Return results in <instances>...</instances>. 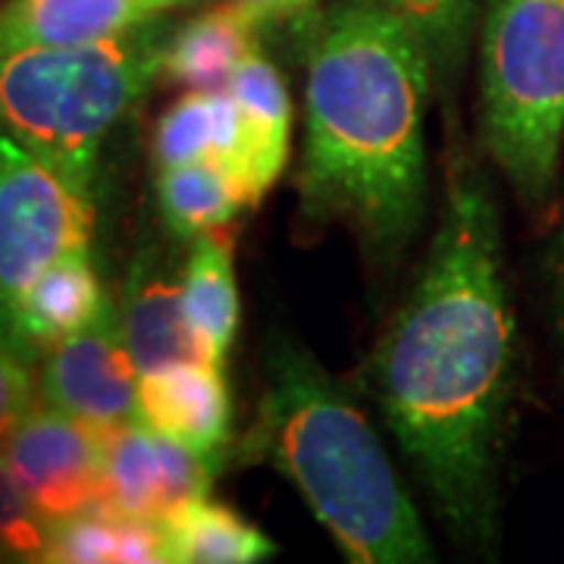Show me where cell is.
Wrapping results in <instances>:
<instances>
[{
    "mask_svg": "<svg viewBox=\"0 0 564 564\" xmlns=\"http://www.w3.org/2000/svg\"><path fill=\"white\" fill-rule=\"evenodd\" d=\"M496 195L474 166L448 173L440 229L367 367V389L445 530L492 549L518 377Z\"/></svg>",
    "mask_w": 564,
    "mask_h": 564,
    "instance_id": "6da1fadb",
    "label": "cell"
},
{
    "mask_svg": "<svg viewBox=\"0 0 564 564\" xmlns=\"http://www.w3.org/2000/svg\"><path fill=\"white\" fill-rule=\"evenodd\" d=\"M430 63L421 35L370 0L326 13L304 54L302 214L348 226L380 263L426 217Z\"/></svg>",
    "mask_w": 564,
    "mask_h": 564,
    "instance_id": "7a4b0ae2",
    "label": "cell"
},
{
    "mask_svg": "<svg viewBox=\"0 0 564 564\" xmlns=\"http://www.w3.org/2000/svg\"><path fill=\"white\" fill-rule=\"evenodd\" d=\"M242 458L280 470L348 562H433L421 514L377 430L302 345H270Z\"/></svg>",
    "mask_w": 564,
    "mask_h": 564,
    "instance_id": "3957f363",
    "label": "cell"
},
{
    "mask_svg": "<svg viewBox=\"0 0 564 564\" xmlns=\"http://www.w3.org/2000/svg\"><path fill=\"white\" fill-rule=\"evenodd\" d=\"M158 20L117 39L0 54V122L69 180L95 188L98 151L163 69Z\"/></svg>",
    "mask_w": 564,
    "mask_h": 564,
    "instance_id": "277c9868",
    "label": "cell"
},
{
    "mask_svg": "<svg viewBox=\"0 0 564 564\" xmlns=\"http://www.w3.org/2000/svg\"><path fill=\"white\" fill-rule=\"evenodd\" d=\"M486 154L527 207H545L564 151V0H492L480 44Z\"/></svg>",
    "mask_w": 564,
    "mask_h": 564,
    "instance_id": "5b68a950",
    "label": "cell"
},
{
    "mask_svg": "<svg viewBox=\"0 0 564 564\" xmlns=\"http://www.w3.org/2000/svg\"><path fill=\"white\" fill-rule=\"evenodd\" d=\"M91 236L95 188L69 180L0 122V345L25 289L47 267L88 251Z\"/></svg>",
    "mask_w": 564,
    "mask_h": 564,
    "instance_id": "8992f818",
    "label": "cell"
},
{
    "mask_svg": "<svg viewBox=\"0 0 564 564\" xmlns=\"http://www.w3.org/2000/svg\"><path fill=\"white\" fill-rule=\"evenodd\" d=\"M107 433L57 408H35L7 440L3 458L47 524L107 502Z\"/></svg>",
    "mask_w": 564,
    "mask_h": 564,
    "instance_id": "52a82bcc",
    "label": "cell"
},
{
    "mask_svg": "<svg viewBox=\"0 0 564 564\" xmlns=\"http://www.w3.org/2000/svg\"><path fill=\"white\" fill-rule=\"evenodd\" d=\"M139 377V364L122 336L120 314L107 304L98 321L41 358L39 392L47 408L113 430L135 421Z\"/></svg>",
    "mask_w": 564,
    "mask_h": 564,
    "instance_id": "ba28073f",
    "label": "cell"
},
{
    "mask_svg": "<svg viewBox=\"0 0 564 564\" xmlns=\"http://www.w3.org/2000/svg\"><path fill=\"white\" fill-rule=\"evenodd\" d=\"M223 455H202L141 421H129L107 433V502L104 508L163 521L180 505L207 496L220 474Z\"/></svg>",
    "mask_w": 564,
    "mask_h": 564,
    "instance_id": "9c48e42d",
    "label": "cell"
},
{
    "mask_svg": "<svg viewBox=\"0 0 564 564\" xmlns=\"http://www.w3.org/2000/svg\"><path fill=\"white\" fill-rule=\"evenodd\" d=\"M135 421L202 455H223L232 440V399L223 367L195 358L141 373Z\"/></svg>",
    "mask_w": 564,
    "mask_h": 564,
    "instance_id": "30bf717a",
    "label": "cell"
},
{
    "mask_svg": "<svg viewBox=\"0 0 564 564\" xmlns=\"http://www.w3.org/2000/svg\"><path fill=\"white\" fill-rule=\"evenodd\" d=\"M107 292L91 261V248L63 258L47 267L39 280L25 289L13 311L7 351L20 355L25 364L41 361L54 345L85 329L107 311Z\"/></svg>",
    "mask_w": 564,
    "mask_h": 564,
    "instance_id": "8fae6325",
    "label": "cell"
},
{
    "mask_svg": "<svg viewBox=\"0 0 564 564\" xmlns=\"http://www.w3.org/2000/svg\"><path fill=\"white\" fill-rule=\"evenodd\" d=\"M173 0H3L0 54L117 39L158 20Z\"/></svg>",
    "mask_w": 564,
    "mask_h": 564,
    "instance_id": "7c38bea8",
    "label": "cell"
},
{
    "mask_svg": "<svg viewBox=\"0 0 564 564\" xmlns=\"http://www.w3.org/2000/svg\"><path fill=\"white\" fill-rule=\"evenodd\" d=\"M120 321L126 345L141 373L202 358L182 311V280L173 276L154 248L141 251L129 270Z\"/></svg>",
    "mask_w": 564,
    "mask_h": 564,
    "instance_id": "4fadbf2b",
    "label": "cell"
},
{
    "mask_svg": "<svg viewBox=\"0 0 564 564\" xmlns=\"http://www.w3.org/2000/svg\"><path fill=\"white\" fill-rule=\"evenodd\" d=\"M261 25L263 22L236 0L207 10L166 39L161 76L185 91L226 88L232 73L258 51Z\"/></svg>",
    "mask_w": 564,
    "mask_h": 564,
    "instance_id": "5bb4252c",
    "label": "cell"
},
{
    "mask_svg": "<svg viewBox=\"0 0 564 564\" xmlns=\"http://www.w3.org/2000/svg\"><path fill=\"white\" fill-rule=\"evenodd\" d=\"M182 311L204 361L226 364L239 333V282L226 229H210L192 242L182 270Z\"/></svg>",
    "mask_w": 564,
    "mask_h": 564,
    "instance_id": "9a60e30c",
    "label": "cell"
},
{
    "mask_svg": "<svg viewBox=\"0 0 564 564\" xmlns=\"http://www.w3.org/2000/svg\"><path fill=\"white\" fill-rule=\"evenodd\" d=\"M226 91L239 104L248 135V195L258 204L280 180L292 141V98L282 73L263 54H251L226 82Z\"/></svg>",
    "mask_w": 564,
    "mask_h": 564,
    "instance_id": "2e32d148",
    "label": "cell"
},
{
    "mask_svg": "<svg viewBox=\"0 0 564 564\" xmlns=\"http://www.w3.org/2000/svg\"><path fill=\"white\" fill-rule=\"evenodd\" d=\"M161 527L166 558L180 564H254L280 552L261 527L210 496L180 505L163 518Z\"/></svg>",
    "mask_w": 564,
    "mask_h": 564,
    "instance_id": "e0dca14e",
    "label": "cell"
},
{
    "mask_svg": "<svg viewBox=\"0 0 564 564\" xmlns=\"http://www.w3.org/2000/svg\"><path fill=\"white\" fill-rule=\"evenodd\" d=\"M158 207L173 239H198L210 229H226L251 202L229 170L198 161L158 170Z\"/></svg>",
    "mask_w": 564,
    "mask_h": 564,
    "instance_id": "ac0fdd59",
    "label": "cell"
},
{
    "mask_svg": "<svg viewBox=\"0 0 564 564\" xmlns=\"http://www.w3.org/2000/svg\"><path fill=\"white\" fill-rule=\"evenodd\" d=\"M220 91H185L180 101L170 104L163 117L154 126V163L158 170L166 166H182V163L214 161L217 151V107H220Z\"/></svg>",
    "mask_w": 564,
    "mask_h": 564,
    "instance_id": "d6986e66",
    "label": "cell"
},
{
    "mask_svg": "<svg viewBox=\"0 0 564 564\" xmlns=\"http://www.w3.org/2000/svg\"><path fill=\"white\" fill-rule=\"evenodd\" d=\"M122 524L126 514L91 508L54 521L47 530L44 558L51 564H122Z\"/></svg>",
    "mask_w": 564,
    "mask_h": 564,
    "instance_id": "ffe728a7",
    "label": "cell"
},
{
    "mask_svg": "<svg viewBox=\"0 0 564 564\" xmlns=\"http://www.w3.org/2000/svg\"><path fill=\"white\" fill-rule=\"evenodd\" d=\"M417 35L443 73H452L464 51L477 0H386Z\"/></svg>",
    "mask_w": 564,
    "mask_h": 564,
    "instance_id": "44dd1931",
    "label": "cell"
},
{
    "mask_svg": "<svg viewBox=\"0 0 564 564\" xmlns=\"http://www.w3.org/2000/svg\"><path fill=\"white\" fill-rule=\"evenodd\" d=\"M51 524L0 452V562H41Z\"/></svg>",
    "mask_w": 564,
    "mask_h": 564,
    "instance_id": "7402d4cb",
    "label": "cell"
},
{
    "mask_svg": "<svg viewBox=\"0 0 564 564\" xmlns=\"http://www.w3.org/2000/svg\"><path fill=\"white\" fill-rule=\"evenodd\" d=\"M32 411H35V386L29 364L0 345V448Z\"/></svg>",
    "mask_w": 564,
    "mask_h": 564,
    "instance_id": "603a6c76",
    "label": "cell"
},
{
    "mask_svg": "<svg viewBox=\"0 0 564 564\" xmlns=\"http://www.w3.org/2000/svg\"><path fill=\"white\" fill-rule=\"evenodd\" d=\"M543 282L552 329H555V339H558L564 351V207L562 217H558V226H555V236H552V242L545 248Z\"/></svg>",
    "mask_w": 564,
    "mask_h": 564,
    "instance_id": "cb8c5ba5",
    "label": "cell"
},
{
    "mask_svg": "<svg viewBox=\"0 0 564 564\" xmlns=\"http://www.w3.org/2000/svg\"><path fill=\"white\" fill-rule=\"evenodd\" d=\"M236 3H242L245 10H251L261 22L276 20L282 10V0H236Z\"/></svg>",
    "mask_w": 564,
    "mask_h": 564,
    "instance_id": "d4e9b609",
    "label": "cell"
},
{
    "mask_svg": "<svg viewBox=\"0 0 564 564\" xmlns=\"http://www.w3.org/2000/svg\"><path fill=\"white\" fill-rule=\"evenodd\" d=\"M311 3H314V0H282L280 17H285V13H299V10L311 7Z\"/></svg>",
    "mask_w": 564,
    "mask_h": 564,
    "instance_id": "484cf974",
    "label": "cell"
},
{
    "mask_svg": "<svg viewBox=\"0 0 564 564\" xmlns=\"http://www.w3.org/2000/svg\"><path fill=\"white\" fill-rule=\"evenodd\" d=\"M173 3H176V7H180V3H188V0H173Z\"/></svg>",
    "mask_w": 564,
    "mask_h": 564,
    "instance_id": "4316f807",
    "label": "cell"
}]
</instances>
